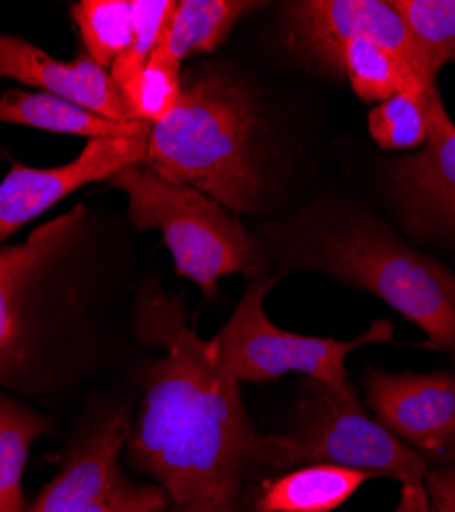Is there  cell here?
<instances>
[{
    "label": "cell",
    "mask_w": 455,
    "mask_h": 512,
    "mask_svg": "<svg viewBox=\"0 0 455 512\" xmlns=\"http://www.w3.org/2000/svg\"><path fill=\"white\" fill-rule=\"evenodd\" d=\"M0 78L17 80L111 121H138L109 72L87 52L62 62L19 35L0 33Z\"/></svg>",
    "instance_id": "cell-11"
},
{
    "label": "cell",
    "mask_w": 455,
    "mask_h": 512,
    "mask_svg": "<svg viewBox=\"0 0 455 512\" xmlns=\"http://www.w3.org/2000/svg\"><path fill=\"white\" fill-rule=\"evenodd\" d=\"M72 17L85 52L107 72L134 44V0H82Z\"/></svg>",
    "instance_id": "cell-19"
},
{
    "label": "cell",
    "mask_w": 455,
    "mask_h": 512,
    "mask_svg": "<svg viewBox=\"0 0 455 512\" xmlns=\"http://www.w3.org/2000/svg\"><path fill=\"white\" fill-rule=\"evenodd\" d=\"M425 484L431 512H455V465L427 469Z\"/></svg>",
    "instance_id": "cell-25"
},
{
    "label": "cell",
    "mask_w": 455,
    "mask_h": 512,
    "mask_svg": "<svg viewBox=\"0 0 455 512\" xmlns=\"http://www.w3.org/2000/svg\"><path fill=\"white\" fill-rule=\"evenodd\" d=\"M367 404L376 420L410 449L441 465H455V373L367 369Z\"/></svg>",
    "instance_id": "cell-9"
},
{
    "label": "cell",
    "mask_w": 455,
    "mask_h": 512,
    "mask_svg": "<svg viewBox=\"0 0 455 512\" xmlns=\"http://www.w3.org/2000/svg\"><path fill=\"white\" fill-rule=\"evenodd\" d=\"M169 496L160 486H136L123 480L107 498L82 512H164Z\"/></svg>",
    "instance_id": "cell-24"
},
{
    "label": "cell",
    "mask_w": 455,
    "mask_h": 512,
    "mask_svg": "<svg viewBox=\"0 0 455 512\" xmlns=\"http://www.w3.org/2000/svg\"><path fill=\"white\" fill-rule=\"evenodd\" d=\"M437 89V87H435ZM398 93L369 111V134L386 150H408L429 140V95Z\"/></svg>",
    "instance_id": "cell-22"
},
{
    "label": "cell",
    "mask_w": 455,
    "mask_h": 512,
    "mask_svg": "<svg viewBox=\"0 0 455 512\" xmlns=\"http://www.w3.org/2000/svg\"><path fill=\"white\" fill-rule=\"evenodd\" d=\"M367 37L390 52L423 87L427 80L406 21L382 0H296L283 9V41L294 56L333 72L335 56L343 44Z\"/></svg>",
    "instance_id": "cell-8"
},
{
    "label": "cell",
    "mask_w": 455,
    "mask_h": 512,
    "mask_svg": "<svg viewBox=\"0 0 455 512\" xmlns=\"http://www.w3.org/2000/svg\"><path fill=\"white\" fill-rule=\"evenodd\" d=\"M402 15L427 80L437 82L445 64L455 62V0H394Z\"/></svg>",
    "instance_id": "cell-20"
},
{
    "label": "cell",
    "mask_w": 455,
    "mask_h": 512,
    "mask_svg": "<svg viewBox=\"0 0 455 512\" xmlns=\"http://www.w3.org/2000/svg\"><path fill=\"white\" fill-rule=\"evenodd\" d=\"M287 441V469L328 463L390 476L402 484L396 512H431L425 484L427 459L371 418L349 383L333 388L310 379L296 410L294 433L287 435Z\"/></svg>",
    "instance_id": "cell-5"
},
{
    "label": "cell",
    "mask_w": 455,
    "mask_h": 512,
    "mask_svg": "<svg viewBox=\"0 0 455 512\" xmlns=\"http://www.w3.org/2000/svg\"><path fill=\"white\" fill-rule=\"evenodd\" d=\"M374 474L312 463L269 480L255 500V512H330L345 504Z\"/></svg>",
    "instance_id": "cell-15"
},
{
    "label": "cell",
    "mask_w": 455,
    "mask_h": 512,
    "mask_svg": "<svg viewBox=\"0 0 455 512\" xmlns=\"http://www.w3.org/2000/svg\"><path fill=\"white\" fill-rule=\"evenodd\" d=\"M177 512H238L236 504L230 502H210V504H195L177 508Z\"/></svg>",
    "instance_id": "cell-26"
},
{
    "label": "cell",
    "mask_w": 455,
    "mask_h": 512,
    "mask_svg": "<svg viewBox=\"0 0 455 512\" xmlns=\"http://www.w3.org/2000/svg\"><path fill=\"white\" fill-rule=\"evenodd\" d=\"M281 275H259L248 283L224 328L210 340L216 363L238 383H269L285 373H304L333 388L347 386V357L394 336L390 320H378L353 340L304 336L275 326L265 312V295Z\"/></svg>",
    "instance_id": "cell-6"
},
{
    "label": "cell",
    "mask_w": 455,
    "mask_h": 512,
    "mask_svg": "<svg viewBox=\"0 0 455 512\" xmlns=\"http://www.w3.org/2000/svg\"><path fill=\"white\" fill-rule=\"evenodd\" d=\"M109 183L128 197L132 226L158 230L177 275L195 281L208 297L226 275L261 271L259 242L212 197L162 179L144 162L119 170Z\"/></svg>",
    "instance_id": "cell-4"
},
{
    "label": "cell",
    "mask_w": 455,
    "mask_h": 512,
    "mask_svg": "<svg viewBox=\"0 0 455 512\" xmlns=\"http://www.w3.org/2000/svg\"><path fill=\"white\" fill-rule=\"evenodd\" d=\"M134 117L150 127L167 119L183 97L181 64L156 50L148 64L119 89Z\"/></svg>",
    "instance_id": "cell-21"
},
{
    "label": "cell",
    "mask_w": 455,
    "mask_h": 512,
    "mask_svg": "<svg viewBox=\"0 0 455 512\" xmlns=\"http://www.w3.org/2000/svg\"><path fill=\"white\" fill-rule=\"evenodd\" d=\"M347 76L353 93L365 103H384L398 93H427L390 52L367 37H355L343 44L335 56L333 72Z\"/></svg>",
    "instance_id": "cell-17"
},
{
    "label": "cell",
    "mask_w": 455,
    "mask_h": 512,
    "mask_svg": "<svg viewBox=\"0 0 455 512\" xmlns=\"http://www.w3.org/2000/svg\"><path fill=\"white\" fill-rule=\"evenodd\" d=\"M283 240L289 265L374 293L455 357V275L386 226L363 216L314 220Z\"/></svg>",
    "instance_id": "cell-3"
},
{
    "label": "cell",
    "mask_w": 455,
    "mask_h": 512,
    "mask_svg": "<svg viewBox=\"0 0 455 512\" xmlns=\"http://www.w3.org/2000/svg\"><path fill=\"white\" fill-rule=\"evenodd\" d=\"M175 7V0H134V44L126 56H121L109 68V76L119 89L134 78L158 50Z\"/></svg>",
    "instance_id": "cell-23"
},
{
    "label": "cell",
    "mask_w": 455,
    "mask_h": 512,
    "mask_svg": "<svg viewBox=\"0 0 455 512\" xmlns=\"http://www.w3.org/2000/svg\"><path fill=\"white\" fill-rule=\"evenodd\" d=\"M392 175L410 224L455 238V123L437 89L429 95L425 148L398 160Z\"/></svg>",
    "instance_id": "cell-12"
},
{
    "label": "cell",
    "mask_w": 455,
    "mask_h": 512,
    "mask_svg": "<svg viewBox=\"0 0 455 512\" xmlns=\"http://www.w3.org/2000/svg\"><path fill=\"white\" fill-rule=\"evenodd\" d=\"M0 123L27 125L87 140H148L152 130L142 121H111L48 93L31 91H5L0 95Z\"/></svg>",
    "instance_id": "cell-14"
},
{
    "label": "cell",
    "mask_w": 455,
    "mask_h": 512,
    "mask_svg": "<svg viewBox=\"0 0 455 512\" xmlns=\"http://www.w3.org/2000/svg\"><path fill=\"white\" fill-rule=\"evenodd\" d=\"M130 433L128 410L113 412L25 512H82L107 498L126 480L119 472V453Z\"/></svg>",
    "instance_id": "cell-13"
},
{
    "label": "cell",
    "mask_w": 455,
    "mask_h": 512,
    "mask_svg": "<svg viewBox=\"0 0 455 512\" xmlns=\"http://www.w3.org/2000/svg\"><path fill=\"white\" fill-rule=\"evenodd\" d=\"M142 343L164 351L144 369L130 457L177 504H236L248 474L287 469V435L259 433L240 383L216 363L212 343L189 326L181 295L144 285L134 310Z\"/></svg>",
    "instance_id": "cell-1"
},
{
    "label": "cell",
    "mask_w": 455,
    "mask_h": 512,
    "mask_svg": "<svg viewBox=\"0 0 455 512\" xmlns=\"http://www.w3.org/2000/svg\"><path fill=\"white\" fill-rule=\"evenodd\" d=\"M87 220V209L76 205L41 224L25 242L0 248V383L15 386L27 369L35 297L70 259Z\"/></svg>",
    "instance_id": "cell-7"
},
{
    "label": "cell",
    "mask_w": 455,
    "mask_h": 512,
    "mask_svg": "<svg viewBox=\"0 0 455 512\" xmlns=\"http://www.w3.org/2000/svg\"><path fill=\"white\" fill-rule=\"evenodd\" d=\"M50 422L0 394V512H25L23 472L33 443L44 437Z\"/></svg>",
    "instance_id": "cell-18"
},
{
    "label": "cell",
    "mask_w": 455,
    "mask_h": 512,
    "mask_svg": "<svg viewBox=\"0 0 455 512\" xmlns=\"http://www.w3.org/2000/svg\"><path fill=\"white\" fill-rule=\"evenodd\" d=\"M148 140H89L82 152L60 166L33 168L13 162L0 181V240L91 183L111 179L119 170L146 162Z\"/></svg>",
    "instance_id": "cell-10"
},
{
    "label": "cell",
    "mask_w": 455,
    "mask_h": 512,
    "mask_svg": "<svg viewBox=\"0 0 455 512\" xmlns=\"http://www.w3.org/2000/svg\"><path fill=\"white\" fill-rule=\"evenodd\" d=\"M257 130L251 93L224 72H205L183 84L177 109L150 130L144 164L230 211H255L263 193Z\"/></svg>",
    "instance_id": "cell-2"
},
{
    "label": "cell",
    "mask_w": 455,
    "mask_h": 512,
    "mask_svg": "<svg viewBox=\"0 0 455 512\" xmlns=\"http://www.w3.org/2000/svg\"><path fill=\"white\" fill-rule=\"evenodd\" d=\"M261 7L246 0H181L158 50L175 62L193 54H210L230 37L234 25Z\"/></svg>",
    "instance_id": "cell-16"
}]
</instances>
